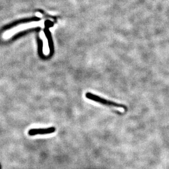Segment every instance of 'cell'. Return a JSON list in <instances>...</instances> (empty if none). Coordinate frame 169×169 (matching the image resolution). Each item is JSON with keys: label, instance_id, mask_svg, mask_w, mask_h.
I'll list each match as a JSON object with an SVG mask.
<instances>
[{"label": "cell", "instance_id": "3957f363", "mask_svg": "<svg viewBox=\"0 0 169 169\" xmlns=\"http://www.w3.org/2000/svg\"><path fill=\"white\" fill-rule=\"evenodd\" d=\"M55 131V128H35L29 130V135L34 136L36 135H45L53 133Z\"/></svg>", "mask_w": 169, "mask_h": 169}, {"label": "cell", "instance_id": "6da1fadb", "mask_svg": "<svg viewBox=\"0 0 169 169\" xmlns=\"http://www.w3.org/2000/svg\"><path fill=\"white\" fill-rule=\"evenodd\" d=\"M86 97L88 99L91 100L93 101L96 102L97 103H100L104 106H106L108 107H113L120 108H122L124 110L127 109V107L123 104L116 103L115 102H113L110 100H107L106 99L103 98V97H101L98 95H94L93 93H91V92H87L86 94Z\"/></svg>", "mask_w": 169, "mask_h": 169}, {"label": "cell", "instance_id": "7a4b0ae2", "mask_svg": "<svg viewBox=\"0 0 169 169\" xmlns=\"http://www.w3.org/2000/svg\"><path fill=\"white\" fill-rule=\"evenodd\" d=\"M39 24L36 23H30V24H26V25H21L18 27H17L16 28L12 29L11 30H9L8 31H7L6 33L5 34V37L7 38H9L11 37L12 35H14L15 34L17 33L18 31H21V30H23L24 29H28L30 28H32L33 26H36Z\"/></svg>", "mask_w": 169, "mask_h": 169}, {"label": "cell", "instance_id": "277c9868", "mask_svg": "<svg viewBox=\"0 0 169 169\" xmlns=\"http://www.w3.org/2000/svg\"><path fill=\"white\" fill-rule=\"evenodd\" d=\"M41 37L43 41V52L46 56L48 55L50 53L49 46L48 43V41L43 33L41 34Z\"/></svg>", "mask_w": 169, "mask_h": 169}]
</instances>
